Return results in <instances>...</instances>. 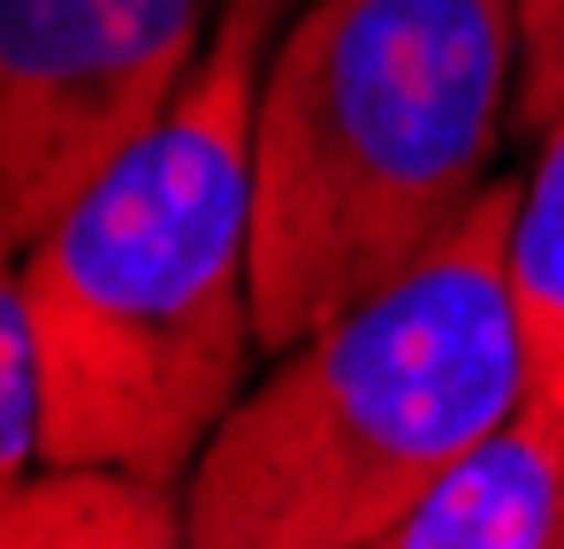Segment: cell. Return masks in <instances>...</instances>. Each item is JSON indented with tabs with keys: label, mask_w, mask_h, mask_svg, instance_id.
Returning a JSON list of instances; mask_svg holds the SVG:
<instances>
[{
	"label": "cell",
	"mask_w": 564,
	"mask_h": 549,
	"mask_svg": "<svg viewBox=\"0 0 564 549\" xmlns=\"http://www.w3.org/2000/svg\"><path fill=\"white\" fill-rule=\"evenodd\" d=\"M290 0H221L169 115L23 252L46 443L191 481L245 397L252 313V107Z\"/></svg>",
	"instance_id": "1"
},
{
	"label": "cell",
	"mask_w": 564,
	"mask_h": 549,
	"mask_svg": "<svg viewBox=\"0 0 564 549\" xmlns=\"http://www.w3.org/2000/svg\"><path fill=\"white\" fill-rule=\"evenodd\" d=\"M519 0H290L252 107L260 352L404 274L519 130Z\"/></svg>",
	"instance_id": "2"
},
{
	"label": "cell",
	"mask_w": 564,
	"mask_h": 549,
	"mask_svg": "<svg viewBox=\"0 0 564 549\" xmlns=\"http://www.w3.org/2000/svg\"><path fill=\"white\" fill-rule=\"evenodd\" d=\"M496 176L412 260L275 352L184 481L198 549H389L397 519L527 397Z\"/></svg>",
	"instance_id": "3"
},
{
	"label": "cell",
	"mask_w": 564,
	"mask_h": 549,
	"mask_svg": "<svg viewBox=\"0 0 564 549\" xmlns=\"http://www.w3.org/2000/svg\"><path fill=\"white\" fill-rule=\"evenodd\" d=\"M221 0H0V252L23 260L184 92Z\"/></svg>",
	"instance_id": "4"
},
{
	"label": "cell",
	"mask_w": 564,
	"mask_h": 549,
	"mask_svg": "<svg viewBox=\"0 0 564 549\" xmlns=\"http://www.w3.org/2000/svg\"><path fill=\"white\" fill-rule=\"evenodd\" d=\"M389 549H564V389L527 397L458 451V465L397 519Z\"/></svg>",
	"instance_id": "5"
},
{
	"label": "cell",
	"mask_w": 564,
	"mask_h": 549,
	"mask_svg": "<svg viewBox=\"0 0 564 549\" xmlns=\"http://www.w3.org/2000/svg\"><path fill=\"white\" fill-rule=\"evenodd\" d=\"M191 542L184 481L99 458H39L0 481V549H176Z\"/></svg>",
	"instance_id": "6"
},
{
	"label": "cell",
	"mask_w": 564,
	"mask_h": 549,
	"mask_svg": "<svg viewBox=\"0 0 564 549\" xmlns=\"http://www.w3.org/2000/svg\"><path fill=\"white\" fill-rule=\"evenodd\" d=\"M503 268H511V305L527 329V381L564 389V107L534 130V161L519 169Z\"/></svg>",
	"instance_id": "7"
},
{
	"label": "cell",
	"mask_w": 564,
	"mask_h": 549,
	"mask_svg": "<svg viewBox=\"0 0 564 549\" xmlns=\"http://www.w3.org/2000/svg\"><path fill=\"white\" fill-rule=\"evenodd\" d=\"M46 443V381H39V329L23 298V260L0 252V481L39 465Z\"/></svg>",
	"instance_id": "8"
},
{
	"label": "cell",
	"mask_w": 564,
	"mask_h": 549,
	"mask_svg": "<svg viewBox=\"0 0 564 549\" xmlns=\"http://www.w3.org/2000/svg\"><path fill=\"white\" fill-rule=\"evenodd\" d=\"M527 54H519V138H534L564 107V0H519Z\"/></svg>",
	"instance_id": "9"
}]
</instances>
